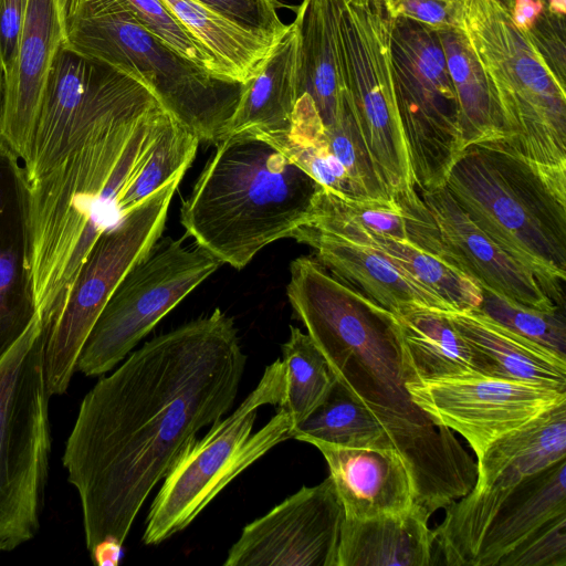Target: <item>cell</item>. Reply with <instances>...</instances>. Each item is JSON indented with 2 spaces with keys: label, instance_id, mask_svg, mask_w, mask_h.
Instances as JSON below:
<instances>
[{
  "label": "cell",
  "instance_id": "12",
  "mask_svg": "<svg viewBox=\"0 0 566 566\" xmlns=\"http://www.w3.org/2000/svg\"><path fill=\"white\" fill-rule=\"evenodd\" d=\"M396 102L417 191L446 185L462 150L459 109L438 31L392 18Z\"/></svg>",
  "mask_w": 566,
  "mask_h": 566
},
{
  "label": "cell",
  "instance_id": "41",
  "mask_svg": "<svg viewBox=\"0 0 566 566\" xmlns=\"http://www.w3.org/2000/svg\"><path fill=\"white\" fill-rule=\"evenodd\" d=\"M545 3L548 9L558 17L565 18L566 0H539Z\"/></svg>",
  "mask_w": 566,
  "mask_h": 566
},
{
  "label": "cell",
  "instance_id": "18",
  "mask_svg": "<svg viewBox=\"0 0 566 566\" xmlns=\"http://www.w3.org/2000/svg\"><path fill=\"white\" fill-rule=\"evenodd\" d=\"M345 513L331 475L245 525L224 566H337Z\"/></svg>",
  "mask_w": 566,
  "mask_h": 566
},
{
  "label": "cell",
  "instance_id": "19",
  "mask_svg": "<svg viewBox=\"0 0 566 566\" xmlns=\"http://www.w3.org/2000/svg\"><path fill=\"white\" fill-rule=\"evenodd\" d=\"M38 315L29 182L20 159L0 142V361Z\"/></svg>",
  "mask_w": 566,
  "mask_h": 566
},
{
  "label": "cell",
  "instance_id": "17",
  "mask_svg": "<svg viewBox=\"0 0 566 566\" xmlns=\"http://www.w3.org/2000/svg\"><path fill=\"white\" fill-rule=\"evenodd\" d=\"M407 389L434 421L464 438L476 460L496 439L566 401V392L483 375L407 382Z\"/></svg>",
  "mask_w": 566,
  "mask_h": 566
},
{
  "label": "cell",
  "instance_id": "39",
  "mask_svg": "<svg viewBox=\"0 0 566 566\" xmlns=\"http://www.w3.org/2000/svg\"><path fill=\"white\" fill-rule=\"evenodd\" d=\"M392 18H405L434 31L457 27L459 0H382Z\"/></svg>",
  "mask_w": 566,
  "mask_h": 566
},
{
  "label": "cell",
  "instance_id": "6",
  "mask_svg": "<svg viewBox=\"0 0 566 566\" xmlns=\"http://www.w3.org/2000/svg\"><path fill=\"white\" fill-rule=\"evenodd\" d=\"M63 45L145 84L199 142L227 136L242 85L214 77L149 33L123 0H57Z\"/></svg>",
  "mask_w": 566,
  "mask_h": 566
},
{
  "label": "cell",
  "instance_id": "15",
  "mask_svg": "<svg viewBox=\"0 0 566 566\" xmlns=\"http://www.w3.org/2000/svg\"><path fill=\"white\" fill-rule=\"evenodd\" d=\"M163 106L137 78L62 43L53 59L36 118L28 181L44 174L76 136L107 118Z\"/></svg>",
  "mask_w": 566,
  "mask_h": 566
},
{
  "label": "cell",
  "instance_id": "38",
  "mask_svg": "<svg viewBox=\"0 0 566 566\" xmlns=\"http://www.w3.org/2000/svg\"><path fill=\"white\" fill-rule=\"evenodd\" d=\"M231 22L273 38L287 30L277 13L276 0H197Z\"/></svg>",
  "mask_w": 566,
  "mask_h": 566
},
{
  "label": "cell",
  "instance_id": "14",
  "mask_svg": "<svg viewBox=\"0 0 566 566\" xmlns=\"http://www.w3.org/2000/svg\"><path fill=\"white\" fill-rule=\"evenodd\" d=\"M436 548L449 566H497L546 522L566 514V459L504 488L476 491L443 509Z\"/></svg>",
  "mask_w": 566,
  "mask_h": 566
},
{
  "label": "cell",
  "instance_id": "1",
  "mask_svg": "<svg viewBox=\"0 0 566 566\" xmlns=\"http://www.w3.org/2000/svg\"><path fill=\"white\" fill-rule=\"evenodd\" d=\"M245 364L233 318L217 307L151 338L85 395L62 461L94 563H115L154 488L233 406Z\"/></svg>",
  "mask_w": 566,
  "mask_h": 566
},
{
  "label": "cell",
  "instance_id": "40",
  "mask_svg": "<svg viewBox=\"0 0 566 566\" xmlns=\"http://www.w3.org/2000/svg\"><path fill=\"white\" fill-rule=\"evenodd\" d=\"M28 0H0V64L11 69L21 39Z\"/></svg>",
  "mask_w": 566,
  "mask_h": 566
},
{
  "label": "cell",
  "instance_id": "2",
  "mask_svg": "<svg viewBox=\"0 0 566 566\" xmlns=\"http://www.w3.org/2000/svg\"><path fill=\"white\" fill-rule=\"evenodd\" d=\"M286 293L335 381L386 430L409 472L415 505L432 516L468 494L476 462L411 399L395 315L308 256L291 262Z\"/></svg>",
  "mask_w": 566,
  "mask_h": 566
},
{
  "label": "cell",
  "instance_id": "32",
  "mask_svg": "<svg viewBox=\"0 0 566 566\" xmlns=\"http://www.w3.org/2000/svg\"><path fill=\"white\" fill-rule=\"evenodd\" d=\"M358 243L380 250L454 312L479 308L482 301L481 287L458 268L410 240L366 232Z\"/></svg>",
  "mask_w": 566,
  "mask_h": 566
},
{
  "label": "cell",
  "instance_id": "8",
  "mask_svg": "<svg viewBox=\"0 0 566 566\" xmlns=\"http://www.w3.org/2000/svg\"><path fill=\"white\" fill-rule=\"evenodd\" d=\"M467 35L500 103L504 138L531 159L566 166V86L497 0H459Z\"/></svg>",
  "mask_w": 566,
  "mask_h": 566
},
{
  "label": "cell",
  "instance_id": "42",
  "mask_svg": "<svg viewBox=\"0 0 566 566\" xmlns=\"http://www.w3.org/2000/svg\"><path fill=\"white\" fill-rule=\"evenodd\" d=\"M3 84H4V74H3L2 66L0 64V116H1L2 97H3Z\"/></svg>",
  "mask_w": 566,
  "mask_h": 566
},
{
  "label": "cell",
  "instance_id": "21",
  "mask_svg": "<svg viewBox=\"0 0 566 566\" xmlns=\"http://www.w3.org/2000/svg\"><path fill=\"white\" fill-rule=\"evenodd\" d=\"M291 238L311 247L316 260L333 275L392 314L411 307L454 312L373 245L352 242L306 224L298 227Z\"/></svg>",
  "mask_w": 566,
  "mask_h": 566
},
{
  "label": "cell",
  "instance_id": "35",
  "mask_svg": "<svg viewBox=\"0 0 566 566\" xmlns=\"http://www.w3.org/2000/svg\"><path fill=\"white\" fill-rule=\"evenodd\" d=\"M310 213L328 216L369 233L409 240L405 214L392 199L344 197L321 187Z\"/></svg>",
  "mask_w": 566,
  "mask_h": 566
},
{
  "label": "cell",
  "instance_id": "20",
  "mask_svg": "<svg viewBox=\"0 0 566 566\" xmlns=\"http://www.w3.org/2000/svg\"><path fill=\"white\" fill-rule=\"evenodd\" d=\"M64 41L57 0H28L20 43L4 75L0 142L29 158L49 72Z\"/></svg>",
  "mask_w": 566,
  "mask_h": 566
},
{
  "label": "cell",
  "instance_id": "33",
  "mask_svg": "<svg viewBox=\"0 0 566 566\" xmlns=\"http://www.w3.org/2000/svg\"><path fill=\"white\" fill-rule=\"evenodd\" d=\"M282 355L285 398L281 406L287 410L295 427L323 402L335 379L314 342L298 327L290 326Z\"/></svg>",
  "mask_w": 566,
  "mask_h": 566
},
{
  "label": "cell",
  "instance_id": "4",
  "mask_svg": "<svg viewBox=\"0 0 566 566\" xmlns=\"http://www.w3.org/2000/svg\"><path fill=\"white\" fill-rule=\"evenodd\" d=\"M321 187L269 142L250 133L229 135L182 202L180 222L197 245L242 269L307 222Z\"/></svg>",
  "mask_w": 566,
  "mask_h": 566
},
{
  "label": "cell",
  "instance_id": "3",
  "mask_svg": "<svg viewBox=\"0 0 566 566\" xmlns=\"http://www.w3.org/2000/svg\"><path fill=\"white\" fill-rule=\"evenodd\" d=\"M172 120L163 108L97 123L28 181L32 277L44 329L61 313L95 241L124 218L119 198Z\"/></svg>",
  "mask_w": 566,
  "mask_h": 566
},
{
  "label": "cell",
  "instance_id": "24",
  "mask_svg": "<svg viewBox=\"0 0 566 566\" xmlns=\"http://www.w3.org/2000/svg\"><path fill=\"white\" fill-rule=\"evenodd\" d=\"M474 353L483 376L566 392V360L509 331L478 311L447 312Z\"/></svg>",
  "mask_w": 566,
  "mask_h": 566
},
{
  "label": "cell",
  "instance_id": "25",
  "mask_svg": "<svg viewBox=\"0 0 566 566\" xmlns=\"http://www.w3.org/2000/svg\"><path fill=\"white\" fill-rule=\"evenodd\" d=\"M298 70L300 36L293 21L254 76L242 85L227 136L289 133L298 98Z\"/></svg>",
  "mask_w": 566,
  "mask_h": 566
},
{
  "label": "cell",
  "instance_id": "36",
  "mask_svg": "<svg viewBox=\"0 0 566 566\" xmlns=\"http://www.w3.org/2000/svg\"><path fill=\"white\" fill-rule=\"evenodd\" d=\"M135 19L164 44L210 75L229 81L218 63L163 0H123Z\"/></svg>",
  "mask_w": 566,
  "mask_h": 566
},
{
  "label": "cell",
  "instance_id": "27",
  "mask_svg": "<svg viewBox=\"0 0 566 566\" xmlns=\"http://www.w3.org/2000/svg\"><path fill=\"white\" fill-rule=\"evenodd\" d=\"M566 459V401L493 441L476 460L473 490L513 485Z\"/></svg>",
  "mask_w": 566,
  "mask_h": 566
},
{
  "label": "cell",
  "instance_id": "10",
  "mask_svg": "<svg viewBox=\"0 0 566 566\" xmlns=\"http://www.w3.org/2000/svg\"><path fill=\"white\" fill-rule=\"evenodd\" d=\"M382 0H338V36L346 94L374 169L390 199L418 196L396 102L390 34Z\"/></svg>",
  "mask_w": 566,
  "mask_h": 566
},
{
  "label": "cell",
  "instance_id": "13",
  "mask_svg": "<svg viewBox=\"0 0 566 566\" xmlns=\"http://www.w3.org/2000/svg\"><path fill=\"white\" fill-rule=\"evenodd\" d=\"M222 263L185 239L158 240L119 282L76 363V371L95 377L111 371L188 294Z\"/></svg>",
  "mask_w": 566,
  "mask_h": 566
},
{
  "label": "cell",
  "instance_id": "9",
  "mask_svg": "<svg viewBox=\"0 0 566 566\" xmlns=\"http://www.w3.org/2000/svg\"><path fill=\"white\" fill-rule=\"evenodd\" d=\"M43 345L38 315L0 361V555L40 527L51 451Z\"/></svg>",
  "mask_w": 566,
  "mask_h": 566
},
{
  "label": "cell",
  "instance_id": "29",
  "mask_svg": "<svg viewBox=\"0 0 566 566\" xmlns=\"http://www.w3.org/2000/svg\"><path fill=\"white\" fill-rule=\"evenodd\" d=\"M234 83L245 84L281 38L244 29L197 0H163Z\"/></svg>",
  "mask_w": 566,
  "mask_h": 566
},
{
  "label": "cell",
  "instance_id": "31",
  "mask_svg": "<svg viewBox=\"0 0 566 566\" xmlns=\"http://www.w3.org/2000/svg\"><path fill=\"white\" fill-rule=\"evenodd\" d=\"M292 438L395 450L381 423L336 381L323 402L293 428Z\"/></svg>",
  "mask_w": 566,
  "mask_h": 566
},
{
  "label": "cell",
  "instance_id": "30",
  "mask_svg": "<svg viewBox=\"0 0 566 566\" xmlns=\"http://www.w3.org/2000/svg\"><path fill=\"white\" fill-rule=\"evenodd\" d=\"M438 33L457 97L462 149L504 137L500 103L467 35L458 25Z\"/></svg>",
  "mask_w": 566,
  "mask_h": 566
},
{
  "label": "cell",
  "instance_id": "7",
  "mask_svg": "<svg viewBox=\"0 0 566 566\" xmlns=\"http://www.w3.org/2000/svg\"><path fill=\"white\" fill-rule=\"evenodd\" d=\"M284 398L285 367L276 359L230 416L212 423L177 458L150 505L146 545L185 530L240 473L292 438L293 420L281 406Z\"/></svg>",
  "mask_w": 566,
  "mask_h": 566
},
{
  "label": "cell",
  "instance_id": "37",
  "mask_svg": "<svg viewBox=\"0 0 566 566\" xmlns=\"http://www.w3.org/2000/svg\"><path fill=\"white\" fill-rule=\"evenodd\" d=\"M497 566H566V514L530 534Z\"/></svg>",
  "mask_w": 566,
  "mask_h": 566
},
{
  "label": "cell",
  "instance_id": "5",
  "mask_svg": "<svg viewBox=\"0 0 566 566\" xmlns=\"http://www.w3.org/2000/svg\"><path fill=\"white\" fill-rule=\"evenodd\" d=\"M446 188L559 307L566 279V166L531 159L504 137L465 146Z\"/></svg>",
  "mask_w": 566,
  "mask_h": 566
},
{
  "label": "cell",
  "instance_id": "23",
  "mask_svg": "<svg viewBox=\"0 0 566 566\" xmlns=\"http://www.w3.org/2000/svg\"><path fill=\"white\" fill-rule=\"evenodd\" d=\"M430 515L413 505L409 511L342 523L337 566L436 565V537Z\"/></svg>",
  "mask_w": 566,
  "mask_h": 566
},
{
  "label": "cell",
  "instance_id": "11",
  "mask_svg": "<svg viewBox=\"0 0 566 566\" xmlns=\"http://www.w3.org/2000/svg\"><path fill=\"white\" fill-rule=\"evenodd\" d=\"M182 177L150 195L95 241L61 313L43 329L44 376L51 396L66 391L82 347L108 298L159 240Z\"/></svg>",
  "mask_w": 566,
  "mask_h": 566
},
{
  "label": "cell",
  "instance_id": "28",
  "mask_svg": "<svg viewBox=\"0 0 566 566\" xmlns=\"http://www.w3.org/2000/svg\"><path fill=\"white\" fill-rule=\"evenodd\" d=\"M394 315L409 382L482 375L447 312L411 307Z\"/></svg>",
  "mask_w": 566,
  "mask_h": 566
},
{
  "label": "cell",
  "instance_id": "22",
  "mask_svg": "<svg viewBox=\"0 0 566 566\" xmlns=\"http://www.w3.org/2000/svg\"><path fill=\"white\" fill-rule=\"evenodd\" d=\"M305 442L323 454L346 518L397 514L415 505L409 472L395 450Z\"/></svg>",
  "mask_w": 566,
  "mask_h": 566
},
{
  "label": "cell",
  "instance_id": "16",
  "mask_svg": "<svg viewBox=\"0 0 566 566\" xmlns=\"http://www.w3.org/2000/svg\"><path fill=\"white\" fill-rule=\"evenodd\" d=\"M418 193L420 203L402 210L412 243L454 265L480 287L537 310H558L534 274L474 224L446 186Z\"/></svg>",
  "mask_w": 566,
  "mask_h": 566
},
{
  "label": "cell",
  "instance_id": "34",
  "mask_svg": "<svg viewBox=\"0 0 566 566\" xmlns=\"http://www.w3.org/2000/svg\"><path fill=\"white\" fill-rule=\"evenodd\" d=\"M481 291L479 313L566 360V323L558 310H537L486 287Z\"/></svg>",
  "mask_w": 566,
  "mask_h": 566
},
{
  "label": "cell",
  "instance_id": "26",
  "mask_svg": "<svg viewBox=\"0 0 566 566\" xmlns=\"http://www.w3.org/2000/svg\"><path fill=\"white\" fill-rule=\"evenodd\" d=\"M300 36L298 97L312 99L323 124H333L347 95L338 36V0H303L294 19Z\"/></svg>",
  "mask_w": 566,
  "mask_h": 566
}]
</instances>
